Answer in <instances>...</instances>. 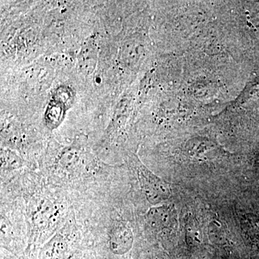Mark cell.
Segmentation results:
<instances>
[{"label":"cell","instance_id":"3957f363","mask_svg":"<svg viewBox=\"0 0 259 259\" xmlns=\"http://www.w3.org/2000/svg\"><path fill=\"white\" fill-rule=\"evenodd\" d=\"M0 189V233L2 249H27L28 227L18 194L8 186Z\"/></svg>","mask_w":259,"mask_h":259},{"label":"cell","instance_id":"8fae6325","mask_svg":"<svg viewBox=\"0 0 259 259\" xmlns=\"http://www.w3.org/2000/svg\"><path fill=\"white\" fill-rule=\"evenodd\" d=\"M72 259H79V255H76V256L74 257Z\"/></svg>","mask_w":259,"mask_h":259},{"label":"cell","instance_id":"277c9868","mask_svg":"<svg viewBox=\"0 0 259 259\" xmlns=\"http://www.w3.org/2000/svg\"><path fill=\"white\" fill-rule=\"evenodd\" d=\"M81 250H83L82 230L74 212L54 236L32 253L35 254V259H72Z\"/></svg>","mask_w":259,"mask_h":259},{"label":"cell","instance_id":"30bf717a","mask_svg":"<svg viewBox=\"0 0 259 259\" xmlns=\"http://www.w3.org/2000/svg\"><path fill=\"white\" fill-rule=\"evenodd\" d=\"M70 93L68 92V90H59L58 91L57 96L59 97V100H61V103H66V100H69L70 99Z\"/></svg>","mask_w":259,"mask_h":259},{"label":"cell","instance_id":"52a82bcc","mask_svg":"<svg viewBox=\"0 0 259 259\" xmlns=\"http://www.w3.org/2000/svg\"><path fill=\"white\" fill-rule=\"evenodd\" d=\"M28 170L37 171L35 167L23 156L9 148H2L0 185L10 182Z\"/></svg>","mask_w":259,"mask_h":259},{"label":"cell","instance_id":"8992f818","mask_svg":"<svg viewBox=\"0 0 259 259\" xmlns=\"http://www.w3.org/2000/svg\"><path fill=\"white\" fill-rule=\"evenodd\" d=\"M141 221L146 236L166 238L176 229V212L171 206H155L145 213Z\"/></svg>","mask_w":259,"mask_h":259},{"label":"cell","instance_id":"9c48e42d","mask_svg":"<svg viewBox=\"0 0 259 259\" xmlns=\"http://www.w3.org/2000/svg\"><path fill=\"white\" fill-rule=\"evenodd\" d=\"M62 110L60 107L57 105H53L48 109L47 115H46V124L48 129L50 131L57 129L61 125L63 120Z\"/></svg>","mask_w":259,"mask_h":259},{"label":"cell","instance_id":"6da1fadb","mask_svg":"<svg viewBox=\"0 0 259 259\" xmlns=\"http://www.w3.org/2000/svg\"><path fill=\"white\" fill-rule=\"evenodd\" d=\"M79 142L49 147L37 168L47 183L67 194L74 212L124 197L127 166L108 164Z\"/></svg>","mask_w":259,"mask_h":259},{"label":"cell","instance_id":"ba28073f","mask_svg":"<svg viewBox=\"0 0 259 259\" xmlns=\"http://www.w3.org/2000/svg\"><path fill=\"white\" fill-rule=\"evenodd\" d=\"M241 226L243 232L251 241L259 243V218L253 214L242 216Z\"/></svg>","mask_w":259,"mask_h":259},{"label":"cell","instance_id":"5b68a950","mask_svg":"<svg viewBox=\"0 0 259 259\" xmlns=\"http://www.w3.org/2000/svg\"><path fill=\"white\" fill-rule=\"evenodd\" d=\"M127 166L130 175L134 177V185L137 184L140 192L148 203L155 207L169 198L171 185L148 169L139 158L136 156L130 158Z\"/></svg>","mask_w":259,"mask_h":259},{"label":"cell","instance_id":"7a4b0ae2","mask_svg":"<svg viewBox=\"0 0 259 259\" xmlns=\"http://www.w3.org/2000/svg\"><path fill=\"white\" fill-rule=\"evenodd\" d=\"M0 186H8L21 199L28 227L30 255L56 234L74 214L67 194L47 183L38 171L28 170Z\"/></svg>","mask_w":259,"mask_h":259}]
</instances>
